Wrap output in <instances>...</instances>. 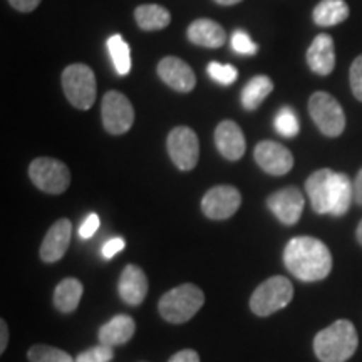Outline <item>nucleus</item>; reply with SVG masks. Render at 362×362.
Here are the masks:
<instances>
[{
  "mask_svg": "<svg viewBox=\"0 0 362 362\" xmlns=\"http://www.w3.org/2000/svg\"><path fill=\"white\" fill-rule=\"evenodd\" d=\"M288 272L302 282H319L332 270V255L324 242L314 237H296L284 250Z\"/></svg>",
  "mask_w": 362,
  "mask_h": 362,
  "instance_id": "nucleus-1",
  "label": "nucleus"
},
{
  "mask_svg": "<svg viewBox=\"0 0 362 362\" xmlns=\"http://www.w3.org/2000/svg\"><path fill=\"white\" fill-rule=\"evenodd\" d=\"M359 346L356 327L351 320L341 319L320 330L314 339V351L320 362H346Z\"/></svg>",
  "mask_w": 362,
  "mask_h": 362,
  "instance_id": "nucleus-2",
  "label": "nucleus"
},
{
  "mask_svg": "<svg viewBox=\"0 0 362 362\" xmlns=\"http://www.w3.org/2000/svg\"><path fill=\"white\" fill-rule=\"evenodd\" d=\"M205 304V293L194 284H183L171 288L158 302V310L166 322L185 324L193 319Z\"/></svg>",
  "mask_w": 362,
  "mask_h": 362,
  "instance_id": "nucleus-3",
  "label": "nucleus"
},
{
  "mask_svg": "<svg viewBox=\"0 0 362 362\" xmlns=\"http://www.w3.org/2000/svg\"><path fill=\"white\" fill-rule=\"evenodd\" d=\"M293 298V285L282 275L267 279L252 293L250 309L255 315L269 317L287 307Z\"/></svg>",
  "mask_w": 362,
  "mask_h": 362,
  "instance_id": "nucleus-4",
  "label": "nucleus"
},
{
  "mask_svg": "<svg viewBox=\"0 0 362 362\" xmlns=\"http://www.w3.org/2000/svg\"><path fill=\"white\" fill-rule=\"evenodd\" d=\"M62 88L66 98L78 110H90L96 101V76L86 64H71L62 72Z\"/></svg>",
  "mask_w": 362,
  "mask_h": 362,
  "instance_id": "nucleus-5",
  "label": "nucleus"
},
{
  "mask_svg": "<svg viewBox=\"0 0 362 362\" xmlns=\"http://www.w3.org/2000/svg\"><path fill=\"white\" fill-rule=\"evenodd\" d=\"M309 115L320 133L327 138H337L346 129V115L334 96L317 90L309 99Z\"/></svg>",
  "mask_w": 362,
  "mask_h": 362,
  "instance_id": "nucleus-6",
  "label": "nucleus"
},
{
  "mask_svg": "<svg viewBox=\"0 0 362 362\" xmlns=\"http://www.w3.org/2000/svg\"><path fill=\"white\" fill-rule=\"evenodd\" d=\"M30 181L40 192L49 194L64 193L71 185V171L54 158H35L29 166Z\"/></svg>",
  "mask_w": 362,
  "mask_h": 362,
  "instance_id": "nucleus-7",
  "label": "nucleus"
},
{
  "mask_svg": "<svg viewBox=\"0 0 362 362\" xmlns=\"http://www.w3.org/2000/svg\"><path fill=\"white\" fill-rule=\"evenodd\" d=\"M166 146H168L171 161L178 170L192 171L198 165L200 141H198L197 133L188 126H176L171 129L166 139Z\"/></svg>",
  "mask_w": 362,
  "mask_h": 362,
  "instance_id": "nucleus-8",
  "label": "nucleus"
},
{
  "mask_svg": "<svg viewBox=\"0 0 362 362\" xmlns=\"http://www.w3.org/2000/svg\"><path fill=\"white\" fill-rule=\"evenodd\" d=\"M103 124L110 134H124L134 123V110L129 99L119 90H110L103 98Z\"/></svg>",
  "mask_w": 362,
  "mask_h": 362,
  "instance_id": "nucleus-9",
  "label": "nucleus"
},
{
  "mask_svg": "<svg viewBox=\"0 0 362 362\" xmlns=\"http://www.w3.org/2000/svg\"><path fill=\"white\" fill-rule=\"evenodd\" d=\"M242 205V194L230 185H218L208 189L202 200V210L210 220H226L233 216Z\"/></svg>",
  "mask_w": 362,
  "mask_h": 362,
  "instance_id": "nucleus-10",
  "label": "nucleus"
},
{
  "mask_svg": "<svg viewBox=\"0 0 362 362\" xmlns=\"http://www.w3.org/2000/svg\"><path fill=\"white\" fill-rule=\"evenodd\" d=\"M336 171L324 168L312 173L305 181V192L309 194L312 210L319 215H330L336 192Z\"/></svg>",
  "mask_w": 362,
  "mask_h": 362,
  "instance_id": "nucleus-11",
  "label": "nucleus"
},
{
  "mask_svg": "<svg viewBox=\"0 0 362 362\" xmlns=\"http://www.w3.org/2000/svg\"><path fill=\"white\" fill-rule=\"evenodd\" d=\"M304 205V194L297 187H285L267 198V206L284 225H296L300 220Z\"/></svg>",
  "mask_w": 362,
  "mask_h": 362,
  "instance_id": "nucleus-12",
  "label": "nucleus"
},
{
  "mask_svg": "<svg viewBox=\"0 0 362 362\" xmlns=\"http://www.w3.org/2000/svg\"><path fill=\"white\" fill-rule=\"evenodd\" d=\"M253 156H255L257 165L269 175L282 176L293 168V155L291 149L270 139L257 144Z\"/></svg>",
  "mask_w": 362,
  "mask_h": 362,
  "instance_id": "nucleus-13",
  "label": "nucleus"
},
{
  "mask_svg": "<svg viewBox=\"0 0 362 362\" xmlns=\"http://www.w3.org/2000/svg\"><path fill=\"white\" fill-rule=\"evenodd\" d=\"M158 76L163 83L178 93H192L197 86V76L187 62L180 57L168 56L158 64Z\"/></svg>",
  "mask_w": 362,
  "mask_h": 362,
  "instance_id": "nucleus-14",
  "label": "nucleus"
},
{
  "mask_svg": "<svg viewBox=\"0 0 362 362\" xmlns=\"http://www.w3.org/2000/svg\"><path fill=\"white\" fill-rule=\"evenodd\" d=\"M72 237V223L71 220L61 218L49 228L47 235L44 237L42 245H40V259L47 264L61 260L69 248Z\"/></svg>",
  "mask_w": 362,
  "mask_h": 362,
  "instance_id": "nucleus-15",
  "label": "nucleus"
},
{
  "mask_svg": "<svg viewBox=\"0 0 362 362\" xmlns=\"http://www.w3.org/2000/svg\"><path fill=\"white\" fill-rule=\"evenodd\" d=\"M215 144L221 156L230 161H238L245 155V136L235 121H221L215 129Z\"/></svg>",
  "mask_w": 362,
  "mask_h": 362,
  "instance_id": "nucleus-16",
  "label": "nucleus"
},
{
  "mask_svg": "<svg viewBox=\"0 0 362 362\" xmlns=\"http://www.w3.org/2000/svg\"><path fill=\"white\" fill-rule=\"evenodd\" d=\"M307 64L310 71L317 76L332 74L336 67V49H334V39L329 34H319L312 40L310 47L307 49Z\"/></svg>",
  "mask_w": 362,
  "mask_h": 362,
  "instance_id": "nucleus-17",
  "label": "nucleus"
},
{
  "mask_svg": "<svg viewBox=\"0 0 362 362\" xmlns=\"http://www.w3.org/2000/svg\"><path fill=\"white\" fill-rule=\"evenodd\" d=\"M117 291L126 304L139 305L146 298L148 293V277L141 267L126 265L117 284Z\"/></svg>",
  "mask_w": 362,
  "mask_h": 362,
  "instance_id": "nucleus-18",
  "label": "nucleus"
},
{
  "mask_svg": "<svg viewBox=\"0 0 362 362\" xmlns=\"http://www.w3.org/2000/svg\"><path fill=\"white\" fill-rule=\"evenodd\" d=\"M136 332V322L133 317L119 314L115 315L110 322L99 329V342L104 346L116 347L129 342Z\"/></svg>",
  "mask_w": 362,
  "mask_h": 362,
  "instance_id": "nucleus-19",
  "label": "nucleus"
},
{
  "mask_svg": "<svg viewBox=\"0 0 362 362\" xmlns=\"http://www.w3.org/2000/svg\"><path fill=\"white\" fill-rule=\"evenodd\" d=\"M187 34L193 44L208 49H218L226 40V33L223 27L211 19H198L192 22Z\"/></svg>",
  "mask_w": 362,
  "mask_h": 362,
  "instance_id": "nucleus-20",
  "label": "nucleus"
},
{
  "mask_svg": "<svg viewBox=\"0 0 362 362\" xmlns=\"http://www.w3.org/2000/svg\"><path fill=\"white\" fill-rule=\"evenodd\" d=\"M314 22L320 27L342 24L349 17V6L344 0H320L314 8Z\"/></svg>",
  "mask_w": 362,
  "mask_h": 362,
  "instance_id": "nucleus-21",
  "label": "nucleus"
},
{
  "mask_svg": "<svg viewBox=\"0 0 362 362\" xmlns=\"http://www.w3.org/2000/svg\"><path fill=\"white\" fill-rule=\"evenodd\" d=\"M84 287L78 279H64L56 287L54 292V305L57 310L69 314L78 309L81 297H83Z\"/></svg>",
  "mask_w": 362,
  "mask_h": 362,
  "instance_id": "nucleus-22",
  "label": "nucleus"
},
{
  "mask_svg": "<svg viewBox=\"0 0 362 362\" xmlns=\"http://www.w3.org/2000/svg\"><path fill=\"white\" fill-rule=\"evenodd\" d=\"M134 19L143 30H161L170 25L171 13L168 8L156 6V4H144L136 7Z\"/></svg>",
  "mask_w": 362,
  "mask_h": 362,
  "instance_id": "nucleus-23",
  "label": "nucleus"
},
{
  "mask_svg": "<svg viewBox=\"0 0 362 362\" xmlns=\"http://www.w3.org/2000/svg\"><path fill=\"white\" fill-rule=\"evenodd\" d=\"M274 90V83L269 76H255L248 81L242 90V104L248 111L257 110L265 98Z\"/></svg>",
  "mask_w": 362,
  "mask_h": 362,
  "instance_id": "nucleus-24",
  "label": "nucleus"
},
{
  "mask_svg": "<svg viewBox=\"0 0 362 362\" xmlns=\"http://www.w3.org/2000/svg\"><path fill=\"white\" fill-rule=\"evenodd\" d=\"M354 202V183L349 180V176L344 173L336 175V192H334V202L330 215L342 216L347 214L351 203Z\"/></svg>",
  "mask_w": 362,
  "mask_h": 362,
  "instance_id": "nucleus-25",
  "label": "nucleus"
},
{
  "mask_svg": "<svg viewBox=\"0 0 362 362\" xmlns=\"http://www.w3.org/2000/svg\"><path fill=\"white\" fill-rule=\"evenodd\" d=\"M107 51L111 54L112 64L119 76H128L131 72V49L121 34H115L107 39Z\"/></svg>",
  "mask_w": 362,
  "mask_h": 362,
  "instance_id": "nucleus-26",
  "label": "nucleus"
},
{
  "mask_svg": "<svg viewBox=\"0 0 362 362\" xmlns=\"http://www.w3.org/2000/svg\"><path fill=\"white\" fill-rule=\"evenodd\" d=\"M27 357L30 362H76V359H72L66 351L45 346V344H37V346L30 347Z\"/></svg>",
  "mask_w": 362,
  "mask_h": 362,
  "instance_id": "nucleus-27",
  "label": "nucleus"
},
{
  "mask_svg": "<svg viewBox=\"0 0 362 362\" xmlns=\"http://www.w3.org/2000/svg\"><path fill=\"white\" fill-rule=\"evenodd\" d=\"M275 129L279 131V134H282L284 138H293L298 134V119L291 107H282L275 116Z\"/></svg>",
  "mask_w": 362,
  "mask_h": 362,
  "instance_id": "nucleus-28",
  "label": "nucleus"
},
{
  "mask_svg": "<svg viewBox=\"0 0 362 362\" xmlns=\"http://www.w3.org/2000/svg\"><path fill=\"white\" fill-rule=\"evenodd\" d=\"M208 74H210V78L216 81L218 84H223V86H230L233 84L235 81L238 78V71L235 69L233 66L230 64H220V62H210L208 64Z\"/></svg>",
  "mask_w": 362,
  "mask_h": 362,
  "instance_id": "nucleus-29",
  "label": "nucleus"
},
{
  "mask_svg": "<svg viewBox=\"0 0 362 362\" xmlns=\"http://www.w3.org/2000/svg\"><path fill=\"white\" fill-rule=\"evenodd\" d=\"M112 357H115L112 347L99 344L96 347H90V349L81 352V354L76 357V362H111Z\"/></svg>",
  "mask_w": 362,
  "mask_h": 362,
  "instance_id": "nucleus-30",
  "label": "nucleus"
},
{
  "mask_svg": "<svg viewBox=\"0 0 362 362\" xmlns=\"http://www.w3.org/2000/svg\"><path fill=\"white\" fill-rule=\"evenodd\" d=\"M232 47L235 52L243 54V56H253L259 51V45L253 42L250 35L243 33V30H235L232 35Z\"/></svg>",
  "mask_w": 362,
  "mask_h": 362,
  "instance_id": "nucleus-31",
  "label": "nucleus"
},
{
  "mask_svg": "<svg viewBox=\"0 0 362 362\" xmlns=\"http://www.w3.org/2000/svg\"><path fill=\"white\" fill-rule=\"evenodd\" d=\"M349 81H351L352 94H354L357 101L362 103V54L359 57H356L354 62H352Z\"/></svg>",
  "mask_w": 362,
  "mask_h": 362,
  "instance_id": "nucleus-32",
  "label": "nucleus"
},
{
  "mask_svg": "<svg viewBox=\"0 0 362 362\" xmlns=\"http://www.w3.org/2000/svg\"><path fill=\"white\" fill-rule=\"evenodd\" d=\"M98 228H99V216L96 214H90L88 218L83 221V225H81L79 228L81 238H90L94 233H96Z\"/></svg>",
  "mask_w": 362,
  "mask_h": 362,
  "instance_id": "nucleus-33",
  "label": "nucleus"
},
{
  "mask_svg": "<svg viewBox=\"0 0 362 362\" xmlns=\"http://www.w3.org/2000/svg\"><path fill=\"white\" fill-rule=\"evenodd\" d=\"M124 248V240L123 238H111L110 242L104 243L103 247V255L106 259H112L116 253H119Z\"/></svg>",
  "mask_w": 362,
  "mask_h": 362,
  "instance_id": "nucleus-34",
  "label": "nucleus"
},
{
  "mask_svg": "<svg viewBox=\"0 0 362 362\" xmlns=\"http://www.w3.org/2000/svg\"><path fill=\"white\" fill-rule=\"evenodd\" d=\"M168 362H200V356L193 349H183L171 356Z\"/></svg>",
  "mask_w": 362,
  "mask_h": 362,
  "instance_id": "nucleus-35",
  "label": "nucleus"
},
{
  "mask_svg": "<svg viewBox=\"0 0 362 362\" xmlns=\"http://www.w3.org/2000/svg\"><path fill=\"white\" fill-rule=\"evenodd\" d=\"M8 2H11V6L16 8V11L33 12L39 7V4L42 2V0H8Z\"/></svg>",
  "mask_w": 362,
  "mask_h": 362,
  "instance_id": "nucleus-36",
  "label": "nucleus"
},
{
  "mask_svg": "<svg viewBox=\"0 0 362 362\" xmlns=\"http://www.w3.org/2000/svg\"><path fill=\"white\" fill-rule=\"evenodd\" d=\"M354 202L362 206V168L354 180Z\"/></svg>",
  "mask_w": 362,
  "mask_h": 362,
  "instance_id": "nucleus-37",
  "label": "nucleus"
},
{
  "mask_svg": "<svg viewBox=\"0 0 362 362\" xmlns=\"http://www.w3.org/2000/svg\"><path fill=\"white\" fill-rule=\"evenodd\" d=\"M7 342H8V327L6 320H0V352H4L7 349Z\"/></svg>",
  "mask_w": 362,
  "mask_h": 362,
  "instance_id": "nucleus-38",
  "label": "nucleus"
},
{
  "mask_svg": "<svg viewBox=\"0 0 362 362\" xmlns=\"http://www.w3.org/2000/svg\"><path fill=\"white\" fill-rule=\"evenodd\" d=\"M216 4H220V6H235V4H240L242 0H215Z\"/></svg>",
  "mask_w": 362,
  "mask_h": 362,
  "instance_id": "nucleus-39",
  "label": "nucleus"
},
{
  "mask_svg": "<svg viewBox=\"0 0 362 362\" xmlns=\"http://www.w3.org/2000/svg\"><path fill=\"white\" fill-rule=\"evenodd\" d=\"M356 237H357V242L362 245V220L359 221V225H357V230H356Z\"/></svg>",
  "mask_w": 362,
  "mask_h": 362,
  "instance_id": "nucleus-40",
  "label": "nucleus"
}]
</instances>
